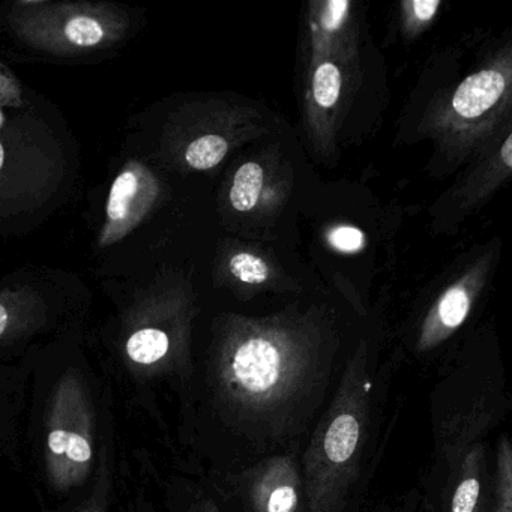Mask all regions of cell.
Returning a JSON list of instances; mask_svg holds the SVG:
<instances>
[{"label": "cell", "mask_w": 512, "mask_h": 512, "mask_svg": "<svg viewBox=\"0 0 512 512\" xmlns=\"http://www.w3.org/2000/svg\"><path fill=\"white\" fill-rule=\"evenodd\" d=\"M77 343L62 340L31 353L23 473L37 502L47 505L85 493L118 460V397L103 367Z\"/></svg>", "instance_id": "1"}, {"label": "cell", "mask_w": 512, "mask_h": 512, "mask_svg": "<svg viewBox=\"0 0 512 512\" xmlns=\"http://www.w3.org/2000/svg\"><path fill=\"white\" fill-rule=\"evenodd\" d=\"M329 374L305 335L256 326L226 335L206 359L200 383H188L181 394H202L224 421L275 442L302 428Z\"/></svg>", "instance_id": "2"}, {"label": "cell", "mask_w": 512, "mask_h": 512, "mask_svg": "<svg viewBox=\"0 0 512 512\" xmlns=\"http://www.w3.org/2000/svg\"><path fill=\"white\" fill-rule=\"evenodd\" d=\"M367 352L358 350L338 383L334 398L311 436L302 461L310 512H343L358 479L371 415Z\"/></svg>", "instance_id": "3"}, {"label": "cell", "mask_w": 512, "mask_h": 512, "mask_svg": "<svg viewBox=\"0 0 512 512\" xmlns=\"http://www.w3.org/2000/svg\"><path fill=\"white\" fill-rule=\"evenodd\" d=\"M8 23L23 43L56 56L109 49L130 28L127 14L113 5L47 0L17 2Z\"/></svg>", "instance_id": "4"}, {"label": "cell", "mask_w": 512, "mask_h": 512, "mask_svg": "<svg viewBox=\"0 0 512 512\" xmlns=\"http://www.w3.org/2000/svg\"><path fill=\"white\" fill-rule=\"evenodd\" d=\"M160 185L154 173L140 161H128L110 187L106 220L98 236L100 247L127 238L155 205Z\"/></svg>", "instance_id": "5"}, {"label": "cell", "mask_w": 512, "mask_h": 512, "mask_svg": "<svg viewBox=\"0 0 512 512\" xmlns=\"http://www.w3.org/2000/svg\"><path fill=\"white\" fill-rule=\"evenodd\" d=\"M55 307L31 287L0 290V364L25 359L34 338L56 328Z\"/></svg>", "instance_id": "6"}, {"label": "cell", "mask_w": 512, "mask_h": 512, "mask_svg": "<svg viewBox=\"0 0 512 512\" xmlns=\"http://www.w3.org/2000/svg\"><path fill=\"white\" fill-rule=\"evenodd\" d=\"M241 491L250 512H299L304 481L301 466L292 454L265 458L245 470Z\"/></svg>", "instance_id": "7"}, {"label": "cell", "mask_w": 512, "mask_h": 512, "mask_svg": "<svg viewBox=\"0 0 512 512\" xmlns=\"http://www.w3.org/2000/svg\"><path fill=\"white\" fill-rule=\"evenodd\" d=\"M31 353L23 361L0 364V458L23 473V424L28 403Z\"/></svg>", "instance_id": "8"}, {"label": "cell", "mask_w": 512, "mask_h": 512, "mask_svg": "<svg viewBox=\"0 0 512 512\" xmlns=\"http://www.w3.org/2000/svg\"><path fill=\"white\" fill-rule=\"evenodd\" d=\"M116 479H118V460L110 461L98 473L91 487L67 502L47 505L38 502L41 512H118L113 508L115 502ZM124 512H158L143 491L131 497L130 505Z\"/></svg>", "instance_id": "9"}, {"label": "cell", "mask_w": 512, "mask_h": 512, "mask_svg": "<svg viewBox=\"0 0 512 512\" xmlns=\"http://www.w3.org/2000/svg\"><path fill=\"white\" fill-rule=\"evenodd\" d=\"M506 80L499 71H481L467 77L452 98V109L464 119L487 113L502 97Z\"/></svg>", "instance_id": "10"}, {"label": "cell", "mask_w": 512, "mask_h": 512, "mask_svg": "<svg viewBox=\"0 0 512 512\" xmlns=\"http://www.w3.org/2000/svg\"><path fill=\"white\" fill-rule=\"evenodd\" d=\"M485 451L481 443L473 445L457 467V484L451 500V512H478L481 505Z\"/></svg>", "instance_id": "11"}, {"label": "cell", "mask_w": 512, "mask_h": 512, "mask_svg": "<svg viewBox=\"0 0 512 512\" xmlns=\"http://www.w3.org/2000/svg\"><path fill=\"white\" fill-rule=\"evenodd\" d=\"M493 512H512V448L506 434L497 443Z\"/></svg>", "instance_id": "12"}, {"label": "cell", "mask_w": 512, "mask_h": 512, "mask_svg": "<svg viewBox=\"0 0 512 512\" xmlns=\"http://www.w3.org/2000/svg\"><path fill=\"white\" fill-rule=\"evenodd\" d=\"M263 187V170L257 163H247L238 170L233 181L230 200L239 212H248L256 206Z\"/></svg>", "instance_id": "13"}, {"label": "cell", "mask_w": 512, "mask_h": 512, "mask_svg": "<svg viewBox=\"0 0 512 512\" xmlns=\"http://www.w3.org/2000/svg\"><path fill=\"white\" fill-rule=\"evenodd\" d=\"M166 503L172 512H223L218 503L205 491L170 482L164 487Z\"/></svg>", "instance_id": "14"}, {"label": "cell", "mask_w": 512, "mask_h": 512, "mask_svg": "<svg viewBox=\"0 0 512 512\" xmlns=\"http://www.w3.org/2000/svg\"><path fill=\"white\" fill-rule=\"evenodd\" d=\"M227 145L226 140L215 134L199 137L188 145L185 151V161L188 166L196 170H208L218 166L226 157Z\"/></svg>", "instance_id": "15"}, {"label": "cell", "mask_w": 512, "mask_h": 512, "mask_svg": "<svg viewBox=\"0 0 512 512\" xmlns=\"http://www.w3.org/2000/svg\"><path fill=\"white\" fill-rule=\"evenodd\" d=\"M313 91L319 106L325 107V109L335 106L341 91L340 70L331 62L320 65L314 74Z\"/></svg>", "instance_id": "16"}, {"label": "cell", "mask_w": 512, "mask_h": 512, "mask_svg": "<svg viewBox=\"0 0 512 512\" xmlns=\"http://www.w3.org/2000/svg\"><path fill=\"white\" fill-rule=\"evenodd\" d=\"M230 271L247 284H260L268 280L269 269L259 257L250 253H239L230 260Z\"/></svg>", "instance_id": "17"}, {"label": "cell", "mask_w": 512, "mask_h": 512, "mask_svg": "<svg viewBox=\"0 0 512 512\" xmlns=\"http://www.w3.org/2000/svg\"><path fill=\"white\" fill-rule=\"evenodd\" d=\"M332 247L337 248L338 251H344V253H355V251L361 250L365 244V236L361 230L356 227H338L329 236Z\"/></svg>", "instance_id": "18"}, {"label": "cell", "mask_w": 512, "mask_h": 512, "mask_svg": "<svg viewBox=\"0 0 512 512\" xmlns=\"http://www.w3.org/2000/svg\"><path fill=\"white\" fill-rule=\"evenodd\" d=\"M349 2L347 0H334L329 2L322 17V26L326 31H337L343 20L346 19Z\"/></svg>", "instance_id": "19"}, {"label": "cell", "mask_w": 512, "mask_h": 512, "mask_svg": "<svg viewBox=\"0 0 512 512\" xmlns=\"http://www.w3.org/2000/svg\"><path fill=\"white\" fill-rule=\"evenodd\" d=\"M17 98H19V88H17L13 77L2 67L0 70V104H17Z\"/></svg>", "instance_id": "20"}, {"label": "cell", "mask_w": 512, "mask_h": 512, "mask_svg": "<svg viewBox=\"0 0 512 512\" xmlns=\"http://www.w3.org/2000/svg\"><path fill=\"white\" fill-rule=\"evenodd\" d=\"M439 2L437 0H427V2H422V0H415L413 2V10H415V16L418 17L422 22H428L431 17L436 14L437 8H439Z\"/></svg>", "instance_id": "21"}, {"label": "cell", "mask_w": 512, "mask_h": 512, "mask_svg": "<svg viewBox=\"0 0 512 512\" xmlns=\"http://www.w3.org/2000/svg\"><path fill=\"white\" fill-rule=\"evenodd\" d=\"M500 157H502L503 163L506 167H512V137L509 136L506 139L505 145H503L502 151H500Z\"/></svg>", "instance_id": "22"}, {"label": "cell", "mask_w": 512, "mask_h": 512, "mask_svg": "<svg viewBox=\"0 0 512 512\" xmlns=\"http://www.w3.org/2000/svg\"><path fill=\"white\" fill-rule=\"evenodd\" d=\"M5 160H7V152H5L4 142L0 140V173L4 170Z\"/></svg>", "instance_id": "23"}, {"label": "cell", "mask_w": 512, "mask_h": 512, "mask_svg": "<svg viewBox=\"0 0 512 512\" xmlns=\"http://www.w3.org/2000/svg\"><path fill=\"white\" fill-rule=\"evenodd\" d=\"M478 512H487V509H485V506L482 505V503L479 505Z\"/></svg>", "instance_id": "24"}]
</instances>
